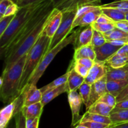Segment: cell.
<instances>
[{
    "label": "cell",
    "instance_id": "obj_1",
    "mask_svg": "<svg viewBox=\"0 0 128 128\" xmlns=\"http://www.w3.org/2000/svg\"><path fill=\"white\" fill-rule=\"evenodd\" d=\"M27 54L20 58L10 68L2 71L0 84V96L4 104L10 103L21 95L20 82Z\"/></svg>",
    "mask_w": 128,
    "mask_h": 128
},
{
    "label": "cell",
    "instance_id": "obj_2",
    "mask_svg": "<svg viewBox=\"0 0 128 128\" xmlns=\"http://www.w3.org/2000/svg\"><path fill=\"white\" fill-rule=\"evenodd\" d=\"M51 38L42 31L36 43L27 54L24 67L20 82V94L27 86L30 78L41 62L42 58L47 52Z\"/></svg>",
    "mask_w": 128,
    "mask_h": 128
},
{
    "label": "cell",
    "instance_id": "obj_3",
    "mask_svg": "<svg viewBox=\"0 0 128 128\" xmlns=\"http://www.w3.org/2000/svg\"><path fill=\"white\" fill-rule=\"evenodd\" d=\"M50 14L43 19L37 26L35 28L32 32L24 40L22 43L16 48L15 50L11 51L4 59L3 70H8L12 64L15 63L19 59L24 55L26 54L32 48L36 41H38L41 33L44 28L45 24ZM2 70V71H3Z\"/></svg>",
    "mask_w": 128,
    "mask_h": 128
},
{
    "label": "cell",
    "instance_id": "obj_4",
    "mask_svg": "<svg viewBox=\"0 0 128 128\" xmlns=\"http://www.w3.org/2000/svg\"><path fill=\"white\" fill-rule=\"evenodd\" d=\"M42 1L20 8V10L15 15L7 30L0 36V51L6 48Z\"/></svg>",
    "mask_w": 128,
    "mask_h": 128
},
{
    "label": "cell",
    "instance_id": "obj_5",
    "mask_svg": "<svg viewBox=\"0 0 128 128\" xmlns=\"http://www.w3.org/2000/svg\"><path fill=\"white\" fill-rule=\"evenodd\" d=\"M80 31L81 30H78L73 32L70 36L66 37L64 40H62L61 42H60L57 46H55L54 48H52V50H51L45 54V55L42 58V60H41L39 66H38L36 70H35L34 73L32 74V76L30 78L27 86L30 84L36 85V84L38 83L40 79L41 78V76H42V74L44 72V71H46V70L48 67L49 65L50 64V63L52 62L53 59L55 58V56L57 55V54L59 52H60L64 48L70 44H73L76 38H77L79 33H80Z\"/></svg>",
    "mask_w": 128,
    "mask_h": 128
},
{
    "label": "cell",
    "instance_id": "obj_6",
    "mask_svg": "<svg viewBox=\"0 0 128 128\" xmlns=\"http://www.w3.org/2000/svg\"><path fill=\"white\" fill-rule=\"evenodd\" d=\"M102 13V9L99 5L89 4L80 6L76 11L72 30L78 26L86 27L92 24Z\"/></svg>",
    "mask_w": 128,
    "mask_h": 128
},
{
    "label": "cell",
    "instance_id": "obj_7",
    "mask_svg": "<svg viewBox=\"0 0 128 128\" xmlns=\"http://www.w3.org/2000/svg\"><path fill=\"white\" fill-rule=\"evenodd\" d=\"M76 16V11L64 12L62 21L58 29L51 38V42L47 52L57 46L62 40H64L72 30V24Z\"/></svg>",
    "mask_w": 128,
    "mask_h": 128
},
{
    "label": "cell",
    "instance_id": "obj_8",
    "mask_svg": "<svg viewBox=\"0 0 128 128\" xmlns=\"http://www.w3.org/2000/svg\"><path fill=\"white\" fill-rule=\"evenodd\" d=\"M23 106V98L21 94L14 101L7 104L0 112V128H6L11 119L21 112Z\"/></svg>",
    "mask_w": 128,
    "mask_h": 128
},
{
    "label": "cell",
    "instance_id": "obj_9",
    "mask_svg": "<svg viewBox=\"0 0 128 128\" xmlns=\"http://www.w3.org/2000/svg\"><path fill=\"white\" fill-rule=\"evenodd\" d=\"M68 102L72 112V126L79 124L82 116H80L81 105L83 103L81 96L77 91H70L68 95Z\"/></svg>",
    "mask_w": 128,
    "mask_h": 128
},
{
    "label": "cell",
    "instance_id": "obj_10",
    "mask_svg": "<svg viewBox=\"0 0 128 128\" xmlns=\"http://www.w3.org/2000/svg\"><path fill=\"white\" fill-rule=\"evenodd\" d=\"M62 16L63 12L58 8H54L48 18L43 31L50 38L53 37L54 34L58 29L62 21Z\"/></svg>",
    "mask_w": 128,
    "mask_h": 128
},
{
    "label": "cell",
    "instance_id": "obj_11",
    "mask_svg": "<svg viewBox=\"0 0 128 128\" xmlns=\"http://www.w3.org/2000/svg\"><path fill=\"white\" fill-rule=\"evenodd\" d=\"M108 71V66L105 62L95 61L93 66L90 69L88 76L85 78L84 82L91 85L96 81L105 77L107 74Z\"/></svg>",
    "mask_w": 128,
    "mask_h": 128
},
{
    "label": "cell",
    "instance_id": "obj_12",
    "mask_svg": "<svg viewBox=\"0 0 128 128\" xmlns=\"http://www.w3.org/2000/svg\"><path fill=\"white\" fill-rule=\"evenodd\" d=\"M107 92V78L106 76L91 84L90 101L88 106L86 107V110H88L91 105L98 101L100 98Z\"/></svg>",
    "mask_w": 128,
    "mask_h": 128
},
{
    "label": "cell",
    "instance_id": "obj_13",
    "mask_svg": "<svg viewBox=\"0 0 128 128\" xmlns=\"http://www.w3.org/2000/svg\"><path fill=\"white\" fill-rule=\"evenodd\" d=\"M21 94L23 98V106H25L41 102L43 96L40 89L38 88L36 84L26 86Z\"/></svg>",
    "mask_w": 128,
    "mask_h": 128
},
{
    "label": "cell",
    "instance_id": "obj_14",
    "mask_svg": "<svg viewBox=\"0 0 128 128\" xmlns=\"http://www.w3.org/2000/svg\"><path fill=\"white\" fill-rule=\"evenodd\" d=\"M121 47L116 46L110 42H106L100 47L94 48L96 52V62H105L110 57L118 52Z\"/></svg>",
    "mask_w": 128,
    "mask_h": 128
},
{
    "label": "cell",
    "instance_id": "obj_15",
    "mask_svg": "<svg viewBox=\"0 0 128 128\" xmlns=\"http://www.w3.org/2000/svg\"><path fill=\"white\" fill-rule=\"evenodd\" d=\"M93 31L94 29L91 25L86 26V28L80 31L78 36H77L73 44L74 50L91 44L92 35H93Z\"/></svg>",
    "mask_w": 128,
    "mask_h": 128
},
{
    "label": "cell",
    "instance_id": "obj_16",
    "mask_svg": "<svg viewBox=\"0 0 128 128\" xmlns=\"http://www.w3.org/2000/svg\"><path fill=\"white\" fill-rule=\"evenodd\" d=\"M100 0H66L58 8L62 12L76 11L78 8L88 4H94Z\"/></svg>",
    "mask_w": 128,
    "mask_h": 128
},
{
    "label": "cell",
    "instance_id": "obj_17",
    "mask_svg": "<svg viewBox=\"0 0 128 128\" xmlns=\"http://www.w3.org/2000/svg\"><path fill=\"white\" fill-rule=\"evenodd\" d=\"M68 71V84L70 91H77L79 88L84 82L85 78L79 74L72 67H70Z\"/></svg>",
    "mask_w": 128,
    "mask_h": 128
},
{
    "label": "cell",
    "instance_id": "obj_18",
    "mask_svg": "<svg viewBox=\"0 0 128 128\" xmlns=\"http://www.w3.org/2000/svg\"><path fill=\"white\" fill-rule=\"evenodd\" d=\"M81 58H90L95 61L96 52L94 48L91 44L74 50L72 61H75Z\"/></svg>",
    "mask_w": 128,
    "mask_h": 128
},
{
    "label": "cell",
    "instance_id": "obj_19",
    "mask_svg": "<svg viewBox=\"0 0 128 128\" xmlns=\"http://www.w3.org/2000/svg\"><path fill=\"white\" fill-rule=\"evenodd\" d=\"M69 92H70V88H69L68 84V82H66V83L48 91L45 94H44L42 96V100H41V103H42V106H44L45 105L48 104L50 101L53 100L54 99L61 95V94L64 93V92L68 93Z\"/></svg>",
    "mask_w": 128,
    "mask_h": 128
},
{
    "label": "cell",
    "instance_id": "obj_20",
    "mask_svg": "<svg viewBox=\"0 0 128 128\" xmlns=\"http://www.w3.org/2000/svg\"><path fill=\"white\" fill-rule=\"evenodd\" d=\"M44 106H42L41 102L38 103L32 104L30 106H23L21 110L22 114L26 119L36 118L41 117L42 112Z\"/></svg>",
    "mask_w": 128,
    "mask_h": 128
},
{
    "label": "cell",
    "instance_id": "obj_21",
    "mask_svg": "<svg viewBox=\"0 0 128 128\" xmlns=\"http://www.w3.org/2000/svg\"><path fill=\"white\" fill-rule=\"evenodd\" d=\"M128 56L116 52L110 57L107 61H105V63L108 67L111 68L118 69L126 66L128 64Z\"/></svg>",
    "mask_w": 128,
    "mask_h": 128
},
{
    "label": "cell",
    "instance_id": "obj_22",
    "mask_svg": "<svg viewBox=\"0 0 128 128\" xmlns=\"http://www.w3.org/2000/svg\"><path fill=\"white\" fill-rule=\"evenodd\" d=\"M112 109L113 108L108 106L104 102L96 101L89 108L87 112L110 117Z\"/></svg>",
    "mask_w": 128,
    "mask_h": 128
},
{
    "label": "cell",
    "instance_id": "obj_23",
    "mask_svg": "<svg viewBox=\"0 0 128 128\" xmlns=\"http://www.w3.org/2000/svg\"><path fill=\"white\" fill-rule=\"evenodd\" d=\"M128 84V79L116 81H107L108 92L117 97L119 94Z\"/></svg>",
    "mask_w": 128,
    "mask_h": 128
},
{
    "label": "cell",
    "instance_id": "obj_24",
    "mask_svg": "<svg viewBox=\"0 0 128 128\" xmlns=\"http://www.w3.org/2000/svg\"><path fill=\"white\" fill-rule=\"evenodd\" d=\"M86 121H93V122H100V123L106 124L108 125L112 124L111 119L108 116H102V115L97 114L90 113L87 111L82 116V118H81L80 124L81 122H86Z\"/></svg>",
    "mask_w": 128,
    "mask_h": 128
},
{
    "label": "cell",
    "instance_id": "obj_25",
    "mask_svg": "<svg viewBox=\"0 0 128 128\" xmlns=\"http://www.w3.org/2000/svg\"><path fill=\"white\" fill-rule=\"evenodd\" d=\"M106 78H107V81L128 80V71L124 68L114 69L108 67V71L106 74Z\"/></svg>",
    "mask_w": 128,
    "mask_h": 128
},
{
    "label": "cell",
    "instance_id": "obj_26",
    "mask_svg": "<svg viewBox=\"0 0 128 128\" xmlns=\"http://www.w3.org/2000/svg\"><path fill=\"white\" fill-rule=\"evenodd\" d=\"M113 125L120 124L128 121V110L112 109L110 116Z\"/></svg>",
    "mask_w": 128,
    "mask_h": 128
},
{
    "label": "cell",
    "instance_id": "obj_27",
    "mask_svg": "<svg viewBox=\"0 0 128 128\" xmlns=\"http://www.w3.org/2000/svg\"><path fill=\"white\" fill-rule=\"evenodd\" d=\"M101 9L102 13L110 18L114 22L126 20V13L120 10L113 8H101Z\"/></svg>",
    "mask_w": 128,
    "mask_h": 128
},
{
    "label": "cell",
    "instance_id": "obj_28",
    "mask_svg": "<svg viewBox=\"0 0 128 128\" xmlns=\"http://www.w3.org/2000/svg\"><path fill=\"white\" fill-rule=\"evenodd\" d=\"M68 71H67L66 74H63L62 76H60V77L58 78L53 81L50 82L48 84L46 85V86H43L40 89L41 92L42 93V95L45 94L46 92L48 91H51V90H53V89L56 88L58 87V86H61V85L63 84L66 83L68 82Z\"/></svg>",
    "mask_w": 128,
    "mask_h": 128
},
{
    "label": "cell",
    "instance_id": "obj_29",
    "mask_svg": "<svg viewBox=\"0 0 128 128\" xmlns=\"http://www.w3.org/2000/svg\"><path fill=\"white\" fill-rule=\"evenodd\" d=\"M107 41L112 40H128V32L116 28L107 32L103 33Z\"/></svg>",
    "mask_w": 128,
    "mask_h": 128
},
{
    "label": "cell",
    "instance_id": "obj_30",
    "mask_svg": "<svg viewBox=\"0 0 128 128\" xmlns=\"http://www.w3.org/2000/svg\"><path fill=\"white\" fill-rule=\"evenodd\" d=\"M78 90L79 92H80V94L81 95V98H82V101H83V104L86 106V108L89 103V101H90L91 85L84 82L79 88Z\"/></svg>",
    "mask_w": 128,
    "mask_h": 128
},
{
    "label": "cell",
    "instance_id": "obj_31",
    "mask_svg": "<svg viewBox=\"0 0 128 128\" xmlns=\"http://www.w3.org/2000/svg\"><path fill=\"white\" fill-rule=\"evenodd\" d=\"M101 8H113L118 9L122 12H128V0H120V1H114L110 3L105 4L101 5Z\"/></svg>",
    "mask_w": 128,
    "mask_h": 128
},
{
    "label": "cell",
    "instance_id": "obj_32",
    "mask_svg": "<svg viewBox=\"0 0 128 128\" xmlns=\"http://www.w3.org/2000/svg\"><path fill=\"white\" fill-rule=\"evenodd\" d=\"M106 42H107V40L105 38L103 33L94 30L91 44L94 48L100 47L106 43Z\"/></svg>",
    "mask_w": 128,
    "mask_h": 128
},
{
    "label": "cell",
    "instance_id": "obj_33",
    "mask_svg": "<svg viewBox=\"0 0 128 128\" xmlns=\"http://www.w3.org/2000/svg\"><path fill=\"white\" fill-rule=\"evenodd\" d=\"M92 27L94 30L101 32L102 33H105L108 31H111L115 28L114 23H98V22H94L91 24Z\"/></svg>",
    "mask_w": 128,
    "mask_h": 128
},
{
    "label": "cell",
    "instance_id": "obj_34",
    "mask_svg": "<svg viewBox=\"0 0 128 128\" xmlns=\"http://www.w3.org/2000/svg\"><path fill=\"white\" fill-rule=\"evenodd\" d=\"M98 101L104 102V103L106 104L113 108L116 106V103H117V100H116V96L108 92H107L103 96H101Z\"/></svg>",
    "mask_w": 128,
    "mask_h": 128
},
{
    "label": "cell",
    "instance_id": "obj_35",
    "mask_svg": "<svg viewBox=\"0 0 128 128\" xmlns=\"http://www.w3.org/2000/svg\"><path fill=\"white\" fill-rule=\"evenodd\" d=\"M14 16L15 15H10L3 16L2 18L0 19V36L7 30Z\"/></svg>",
    "mask_w": 128,
    "mask_h": 128
},
{
    "label": "cell",
    "instance_id": "obj_36",
    "mask_svg": "<svg viewBox=\"0 0 128 128\" xmlns=\"http://www.w3.org/2000/svg\"><path fill=\"white\" fill-rule=\"evenodd\" d=\"M70 67L73 68L74 69L75 71H76L79 74L82 76V77H84V78L88 76L89 71H90V69L88 68L87 67L81 64L78 63V62H74V61H72V63L70 65Z\"/></svg>",
    "mask_w": 128,
    "mask_h": 128
},
{
    "label": "cell",
    "instance_id": "obj_37",
    "mask_svg": "<svg viewBox=\"0 0 128 128\" xmlns=\"http://www.w3.org/2000/svg\"><path fill=\"white\" fill-rule=\"evenodd\" d=\"M15 128H26V118L22 114V112H20L14 116Z\"/></svg>",
    "mask_w": 128,
    "mask_h": 128
},
{
    "label": "cell",
    "instance_id": "obj_38",
    "mask_svg": "<svg viewBox=\"0 0 128 128\" xmlns=\"http://www.w3.org/2000/svg\"><path fill=\"white\" fill-rule=\"evenodd\" d=\"M80 124L88 128H108L111 126V125L106 124L93 122V121H86V122H81Z\"/></svg>",
    "mask_w": 128,
    "mask_h": 128
},
{
    "label": "cell",
    "instance_id": "obj_39",
    "mask_svg": "<svg viewBox=\"0 0 128 128\" xmlns=\"http://www.w3.org/2000/svg\"><path fill=\"white\" fill-rule=\"evenodd\" d=\"M14 3L12 0H1L0 1V19L4 16L8 8Z\"/></svg>",
    "mask_w": 128,
    "mask_h": 128
},
{
    "label": "cell",
    "instance_id": "obj_40",
    "mask_svg": "<svg viewBox=\"0 0 128 128\" xmlns=\"http://www.w3.org/2000/svg\"><path fill=\"white\" fill-rule=\"evenodd\" d=\"M20 10V8L19 7L18 5L14 2L8 8L4 14V16H10V15H16Z\"/></svg>",
    "mask_w": 128,
    "mask_h": 128
},
{
    "label": "cell",
    "instance_id": "obj_41",
    "mask_svg": "<svg viewBox=\"0 0 128 128\" xmlns=\"http://www.w3.org/2000/svg\"><path fill=\"white\" fill-rule=\"evenodd\" d=\"M40 118H36L26 119V128H38Z\"/></svg>",
    "mask_w": 128,
    "mask_h": 128
},
{
    "label": "cell",
    "instance_id": "obj_42",
    "mask_svg": "<svg viewBox=\"0 0 128 128\" xmlns=\"http://www.w3.org/2000/svg\"><path fill=\"white\" fill-rule=\"evenodd\" d=\"M41 1L43 0H14V2L17 4L20 8H22L32 4L40 2Z\"/></svg>",
    "mask_w": 128,
    "mask_h": 128
},
{
    "label": "cell",
    "instance_id": "obj_43",
    "mask_svg": "<svg viewBox=\"0 0 128 128\" xmlns=\"http://www.w3.org/2000/svg\"><path fill=\"white\" fill-rule=\"evenodd\" d=\"M74 62H78V63L81 64L87 67L88 68L90 69L92 66H93L95 61H93V60H91V59L90 58H81V59H80V60H76V61H75Z\"/></svg>",
    "mask_w": 128,
    "mask_h": 128
},
{
    "label": "cell",
    "instance_id": "obj_44",
    "mask_svg": "<svg viewBox=\"0 0 128 128\" xmlns=\"http://www.w3.org/2000/svg\"><path fill=\"white\" fill-rule=\"evenodd\" d=\"M114 25L116 28L128 32V21H127V20H125L118 21V22H115Z\"/></svg>",
    "mask_w": 128,
    "mask_h": 128
},
{
    "label": "cell",
    "instance_id": "obj_45",
    "mask_svg": "<svg viewBox=\"0 0 128 128\" xmlns=\"http://www.w3.org/2000/svg\"><path fill=\"white\" fill-rule=\"evenodd\" d=\"M127 100H128V84L123 89V90L119 94L118 96L116 97L117 102Z\"/></svg>",
    "mask_w": 128,
    "mask_h": 128
},
{
    "label": "cell",
    "instance_id": "obj_46",
    "mask_svg": "<svg viewBox=\"0 0 128 128\" xmlns=\"http://www.w3.org/2000/svg\"><path fill=\"white\" fill-rule=\"evenodd\" d=\"M96 22H98V23H114L112 20H111L110 18L108 17L106 15L103 13H102L99 16Z\"/></svg>",
    "mask_w": 128,
    "mask_h": 128
},
{
    "label": "cell",
    "instance_id": "obj_47",
    "mask_svg": "<svg viewBox=\"0 0 128 128\" xmlns=\"http://www.w3.org/2000/svg\"><path fill=\"white\" fill-rule=\"evenodd\" d=\"M113 109L114 110H128V100L118 102Z\"/></svg>",
    "mask_w": 128,
    "mask_h": 128
},
{
    "label": "cell",
    "instance_id": "obj_48",
    "mask_svg": "<svg viewBox=\"0 0 128 128\" xmlns=\"http://www.w3.org/2000/svg\"><path fill=\"white\" fill-rule=\"evenodd\" d=\"M117 52L120 54L128 56V44H126L124 45L123 46L120 48V49Z\"/></svg>",
    "mask_w": 128,
    "mask_h": 128
},
{
    "label": "cell",
    "instance_id": "obj_49",
    "mask_svg": "<svg viewBox=\"0 0 128 128\" xmlns=\"http://www.w3.org/2000/svg\"><path fill=\"white\" fill-rule=\"evenodd\" d=\"M52 1L53 6L54 8H58L60 5L62 4L66 0H51Z\"/></svg>",
    "mask_w": 128,
    "mask_h": 128
},
{
    "label": "cell",
    "instance_id": "obj_50",
    "mask_svg": "<svg viewBox=\"0 0 128 128\" xmlns=\"http://www.w3.org/2000/svg\"><path fill=\"white\" fill-rule=\"evenodd\" d=\"M118 128H128V122H124V123L116 125Z\"/></svg>",
    "mask_w": 128,
    "mask_h": 128
},
{
    "label": "cell",
    "instance_id": "obj_51",
    "mask_svg": "<svg viewBox=\"0 0 128 128\" xmlns=\"http://www.w3.org/2000/svg\"><path fill=\"white\" fill-rule=\"evenodd\" d=\"M74 128H88L86 127V126H84V125L81 124H79L77 126H76Z\"/></svg>",
    "mask_w": 128,
    "mask_h": 128
},
{
    "label": "cell",
    "instance_id": "obj_52",
    "mask_svg": "<svg viewBox=\"0 0 128 128\" xmlns=\"http://www.w3.org/2000/svg\"><path fill=\"white\" fill-rule=\"evenodd\" d=\"M108 128H118L117 126H116V125L112 124V125H111V126H110V127H109Z\"/></svg>",
    "mask_w": 128,
    "mask_h": 128
},
{
    "label": "cell",
    "instance_id": "obj_53",
    "mask_svg": "<svg viewBox=\"0 0 128 128\" xmlns=\"http://www.w3.org/2000/svg\"><path fill=\"white\" fill-rule=\"evenodd\" d=\"M126 20L128 21V12H127L126 13Z\"/></svg>",
    "mask_w": 128,
    "mask_h": 128
},
{
    "label": "cell",
    "instance_id": "obj_54",
    "mask_svg": "<svg viewBox=\"0 0 128 128\" xmlns=\"http://www.w3.org/2000/svg\"><path fill=\"white\" fill-rule=\"evenodd\" d=\"M124 68L126 70H127V71H128V65H126V66H124Z\"/></svg>",
    "mask_w": 128,
    "mask_h": 128
},
{
    "label": "cell",
    "instance_id": "obj_55",
    "mask_svg": "<svg viewBox=\"0 0 128 128\" xmlns=\"http://www.w3.org/2000/svg\"><path fill=\"white\" fill-rule=\"evenodd\" d=\"M10 128V127H9V125H8V127H7V128Z\"/></svg>",
    "mask_w": 128,
    "mask_h": 128
},
{
    "label": "cell",
    "instance_id": "obj_56",
    "mask_svg": "<svg viewBox=\"0 0 128 128\" xmlns=\"http://www.w3.org/2000/svg\"><path fill=\"white\" fill-rule=\"evenodd\" d=\"M127 65H128V64H127Z\"/></svg>",
    "mask_w": 128,
    "mask_h": 128
}]
</instances>
